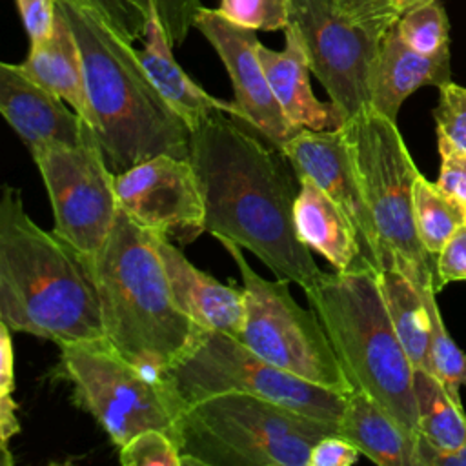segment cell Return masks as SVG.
I'll return each instance as SVG.
<instances>
[{
	"mask_svg": "<svg viewBox=\"0 0 466 466\" xmlns=\"http://www.w3.org/2000/svg\"><path fill=\"white\" fill-rule=\"evenodd\" d=\"M238 122L218 111L191 129L189 162L204 200V231L238 244L275 277L306 291L326 271L297 235L299 177L279 147Z\"/></svg>",
	"mask_w": 466,
	"mask_h": 466,
	"instance_id": "6da1fadb",
	"label": "cell"
},
{
	"mask_svg": "<svg viewBox=\"0 0 466 466\" xmlns=\"http://www.w3.org/2000/svg\"><path fill=\"white\" fill-rule=\"evenodd\" d=\"M0 322L58 346L104 337L89 257L42 229L24 209L20 189L0 198Z\"/></svg>",
	"mask_w": 466,
	"mask_h": 466,
	"instance_id": "7a4b0ae2",
	"label": "cell"
},
{
	"mask_svg": "<svg viewBox=\"0 0 466 466\" xmlns=\"http://www.w3.org/2000/svg\"><path fill=\"white\" fill-rule=\"evenodd\" d=\"M80 46L95 133L115 175L153 158H189L191 129L155 87L138 51L100 16L56 0Z\"/></svg>",
	"mask_w": 466,
	"mask_h": 466,
	"instance_id": "3957f363",
	"label": "cell"
},
{
	"mask_svg": "<svg viewBox=\"0 0 466 466\" xmlns=\"http://www.w3.org/2000/svg\"><path fill=\"white\" fill-rule=\"evenodd\" d=\"M89 264L106 340L133 364L160 375L189 350L200 326L175 304L151 229L118 208Z\"/></svg>",
	"mask_w": 466,
	"mask_h": 466,
	"instance_id": "277c9868",
	"label": "cell"
},
{
	"mask_svg": "<svg viewBox=\"0 0 466 466\" xmlns=\"http://www.w3.org/2000/svg\"><path fill=\"white\" fill-rule=\"evenodd\" d=\"M353 388L377 400L406 431L419 435L411 364L390 319L377 271L362 266L324 273L304 291Z\"/></svg>",
	"mask_w": 466,
	"mask_h": 466,
	"instance_id": "5b68a950",
	"label": "cell"
},
{
	"mask_svg": "<svg viewBox=\"0 0 466 466\" xmlns=\"http://www.w3.org/2000/svg\"><path fill=\"white\" fill-rule=\"evenodd\" d=\"M337 431L262 397L218 393L186 404L173 439L182 466H308L313 446Z\"/></svg>",
	"mask_w": 466,
	"mask_h": 466,
	"instance_id": "8992f818",
	"label": "cell"
},
{
	"mask_svg": "<svg viewBox=\"0 0 466 466\" xmlns=\"http://www.w3.org/2000/svg\"><path fill=\"white\" fill-rule=\"evenodd\" d=\"M344 129L373 217L380 269L397 268L415 286L435 288V257L424 249L413 217V184L420 171L397 122L370 107L348 120Z\"/></svg>",
	"mask_w": 466,
	"mask_h": 466,
	"instance_id": "52a82bcc",
	"label": "cell"
},
{
	"mask_svg": "<svg viewBox=\"0 0 466 466\" xmlns=\"http://www.w3.org/2000/svg\"><path fill=\"white\" fill-rule=\"evenodd\" d=\"M186 406L218 393H249L339 424L348 395L268 362L240 339L200 328L189 350L158 375Z\"/></svg>",
	"mask_w": 466,
	"mask_h": 466,
	"instance_id": "ba28073f",
	"label": "cell"
},
{
	"mask_svg": "<svg viewBox=\"0 0 466 466\" xmlns=\"http://www.w3.org/2000/svg\"><path fill=\"white\" fill-rule=\"evenodd\" d=\"M56 377L71 386L73 402L98 422L116 448L146 430L173 435L184 410L158 375L127 360L106 337L62 344Z\"/></svg>",
	"mask_w": 466,
	"mask_h": 466,
	"instance_id": "9c48e42d",
	"label": "cell"
},
{
	"mask_svg": "<svg viewBox=\"0 0 466 466\" xmlns=\"http://www.w3.org/2000/svg\"><path fill=\"white\" fill-rule=\"evenodd\" d=\"M235 260L246 297L240 340L268 362L309 382L350 395L353 391L339 357L313 309H304L289 293V280L262 279L244 249L218 240Z\"/></svg>",
	"mask_w": 466,
	"mask_h": 466,
	"instance_id": "30bf717a",
	"label": "cell"
},
{
	"mask_svg": "<svg viewBox=\"0 0 466 466\" xmlns=\"http://www.w3.org/2000/svg\"><path fill=\"white\" fill-rule=\"evenodd\" d=\"M49 195L55 231L87 257L109 237L118 200L111 171L95 129L75 146H56L31 155Z\"/></svg>",
	"mask_w": 466,
	"mask_h": 466,
	"instance_id": "8fae6325",
	"label": "cell"
},
{
	"mask_svg": "<svg viewBox=\"0 0 466 466\" xmlns=\"http://www.w3.org/2000/svg\"><path fill=\"white\" fill-rule=\"evenodd\" d=\"M289 24L297 29L311 75L340 111L344 124L371 107V78L386 33L344 18L335 0H293Z\"/></svg>",
	"mask_w": 466,
	"mask_h": 466,
	"instance_id": "7c38bea8",
	"label": "cell"
},
{
	"mask_svg": "<svg viewBox=\"0 0 466 466\" xmlns=\"http://www.w3.org/2000/svg\"><path fill=\"white\" fill-rule=\"evenodd\" d=\"M118 208L140 226L186 246L204 231V200L189 158L157 155L115 175Z\"/></svg>",
	"mask_w": 466,
	"mask_h": 466,
	"instance_id": "4fadbf2b",
	"label": "cell"
},
{
	"mask_svg": "<svg viewBox=\"0 0 466 466\" xmlns=\"http://www.w3.org/2000/svg\"><path fill=\"white\" fill-rule=\"evenodd\" d=\"M195 29L211 44L229 75L235 93V118L282 151L299 129L289 124L269 87L258 56L262 42L257 38V31L242 27L224 18L217 9L204 5L195 16Z\"/></svg>",
	"mask_w": 466,
	"mask_h": 466,
	"instance_id": "5bb4252c",
	"label": "cell"
},
{
	"mask_svg": "<svg viewBox=\"0 0 466 466\" xmlns=\"http://www.w3.org/2000/svg\"><path fill=\"white\" fill-rule=\"evenodd\" d=\"M282 153L291 162L297 177L317 182L344 209L357 229L364 258L379 271V238L344 126L322 131L300 129L284 144Z\"/></svg>",
	"mask_w": 466,
	"mask_h": 466,
	"instance_id": "9a60e30c",
	"label": "cell"
},
{
	"mask_svg": "<svg viewBox=\"0 0 466 466\" xmlns=\"http://www.w3.org/2000/svg\"><path fill=\"white\" fill-rule=\"evenodd\" d=\"M66 104L24 75L18 64H0V111L31 155L84 138L89 124Z\"/></svg>",
	"mask_w": 466,
	"mask_h": 466,
	"instance_id": "2e32d148",
	"label": "cell"
},
{
	"mask_svg": "<svg viewBox=\"0 0 466 466\" xmlns=\"http://www.w3.org/2000/svg\"><path fill=\"white\" fill-rule=\"evenodd\" d=\"M151 235L178 309L200 328L224 331L238 339L246 313L244 288L218 282L193 266L171 238L157 231H151Z\"/></svg>",
	"mask_w": 466,
	"mask_h": 466,
	"instance_id": "e0dca14e",
	"label": "cell"
},
{
	"mask_svg": "<svg viewBox=\"0 0 466 466\" xmlns=\"http://www.w3.org/2000/svg\"><path fill=\"white\" fill-rule=\"evenodd\" d=\"M286 46L275 51L258 46L269 87L280 104L286 118L295 129H337L344 126L340 111L331 102H320L311 89L309 62L297 29L288 24L284 29Z\"/></svg>",
	"mask_w": 466,
	"mask_h": 466,
	"instance_id": "ac0fdd59",
	"label": "cell"
},
{
	"mask_svg": "<svg viewBox=\"0 0 466 466\" xmlns=\"http://www.w3.org/2000/svg\"><path fill=\"white\" fill-rule=\"evenodd\" d=\"M450 49L422 55L411 49L391 25L382 36L371 78V107L397 122L402 102L424 86L450 82Z\"/></svg>",
	"mask_w": 466,
	"mask_h": 466,
	"instance_id": "d6986e66",
	"label": "cell"
},
{
	"mask_svg": "<svg viewBox=\"0 0 466 466\" xmlns=\"http://www.w3.org/2000/svg\"><path fill=\"white\" fill-rule=\"evenodd\" d=\"M299 184L293 206L299 238L337 271L370 266L362 255L357 229L344 209L311 178L299 177Z\"/></svg>",
	"mask_w": 466,
	"mask_h": 466,
	"instance_id": "ffe728a7",
	"label": "cell"
},
{
	"mask_svg": "<svg viewBox=\"0 0 466 466\" xmlns=\"http://www.w3.org/2000/svg\"><path fill=\"white\" fill-rule=\"evenodd\" d=\"M173 44L169 42L157 15L147 16L144 29V47L137 49L142 66L146 67L155 87L166 98V102L184 118L189 129L202 124L215 113H226L237 116L235 102H226L211 96L204 91L173 56Z\"/></svg>",
	"mask_w": 466,
	"mask_h": 466,
	"instance_id": "44dd1931",
	"label": "cell"
},
{
	"mask_svg": "<svg viewBox=\"0 0 466 466\" xmlns=\"http://www.w3.org/2000/svg\"><path fill=\"white\" fill-rule=\"evenodd\" d=\"M18 67L33 82L64 98L91 127H95L80 46L58 5L51 35L40 44L29 46V53Z\"/></svg>",
	"mask_w": 466,
	"mask_h": 466,
	"instance_id": "7402d4cb",
	"label": "cell"
},
{
	"mask_svg": "<svg viewBox=\"0 0 466 466\" xmlns=\"http://www.w3.org/2000/svg\"><path fill=\"white\" fill-rule=\"evenodd\" d=\"M339 435L360 455L380 466H417L415 441L377 400L364 391H351L339 420Z\"/></svg>",
	"mask_w": 466,
	"mask_h": 466,
	"instance_id": "603a6c76",
	"label": "cell"
},
{
	"mask_svg": "<svg viewBox=\"0 0 466 466\" xmlns=\"http://www.w3.org/2000/svg\"><path fill=\"white\" fill-rule=\"evenodd\" d=\"M377 277L390 319L411 364L431 373L430 319L420 289L397 268H384Z\"/></svg>",
	"mask_w": 466,
	"mask_h": 466,
	"instance_id": "cb8c5ba5",
	"label": "cell"
},
{
	"mask_svg": "<svg viewBox=\"0 0 466 466\" xmlns=\"http://www.w3.org/2000/svg\"><path fill=\"white\" fill-rule=\"evenodd\" d=\"M413 390L420 435L441 448L466 444V415L461 395H453L433 373L419 368H415Z\"/></svg>",
	"mask_w": 466,
	"mask_h": 466,
	"instance_id": "d4e9b609",
	"label": "cell"
},
{
	"mask_svg": "<svg viewBox=\"0 0 466 466\" xmlns=\"http://www.w3.org/2000/svg\"><path fill=\"white\" fill-rule=\"evenodd\" d=\"M413 217L424 249L435 258L457 228L466 224V211L422 173L413 184Z\"/></svg>",
	"mask_w": 466,
	"mask_h": 466,
	"instance_id": "484cf974",
	"label": "cell"
},
{
	"mask_svg": "<svg viewBox=\"0 0 466 466\" xmlns=\"http://www.w3.org/2000/svg\"><path fill=\"white\" fill-rule=\"evenodd\" d=\"M420 289L422 300L428 309L430 319V357H431V373L453 393L461 395L459 390L466 388V355L450 337L437 300L433 286H417Z\"/></svg>",
	"mask_w": 466,
	"mask_h": 466,
	"instance_id": "4316f807",
	"label": "cell"
},
{
	"mask_svg": "<svg viewBox=\"0 0 466 466\" xmlns=\"http://www.w3.org/2000/svg\"><path fill=\"white\" fill-rule=\"evenodd\" d=\"M399 36L422 55H439L448 47V16L439 0L422 4L400 15L395 24Z\"/></svg>",
	"mask_w": 466,
	"mask_h": 466,
	"instance_id": "83f0119b",
	"label": "cell"
},
{
	"mask_svg": "<svg viewBox=\"0 0 466 466\" xmlns=\"http://www.w3.org/2000/svg\"><path fill=\"white\" fill-rule=\"evenodd\" d=\"M293 0H220L217 11L248 29L279 31L289 24Z\"/></svg>",
	"mask_w": 466,
	"mask_h": 466,
	"instance_id": "f1b7e54d",
	"label": "cell"
},
{
	"mask_svg": "<svg viewBox=\"0 0 466 466\" xmlns=\"http://www.w3.org/2000/svg\"><path fill=\"white\" fill-rule=\"evenodd\" d=\"M124 466H182V453L167 431L146 430L118 448Z\"/></svg>",
	"mask_w": 466,
	"mask_h": 466,
	"instance_id": "f546056e",
	"label": "cell"
},
{
	"mask_svg": "<svg viewBox=\"0 0 466 466\" xmlns=\"http://www.w3.org/2000/svg\"><path fill=\"white\" fill-rule=\"evenodd\" d=\"M100 16L124 40L135 42L144 36L147 15L131 0H62Z\"/></svg>",
	"mask_w": 466,
	"mask_h": 466,
	"instance_id": "4dcf8cb0",
	"label": "cell"
},
{
	"mask_svg": "<svg viewBox=\"0 0 466 466\" xmlns=\"http://www.w3.org/2000/svg\"><path fill=\"white\" fill-rule=\"evenodd\" d=\"M147 16L153 13L158 16L169 42L178 46L186 40L191 27H195V16L200 11V0H131Z\"/></svg>",
	"mask_w": 466,
	"mask_h": 466,
	"instance_id": "1f68e13d",
	"label": "cell"
},
{
	"mask_svg": "<svg viewBox=\"0 0 466 466\" xmlns=\"http://www.w3.org/2000/svg\"><path fill=\"white\" fill-rule=\"evenodd\" d=\"M435 127L466 149V87L451 80L439 86V104L433 109Z\"/></svg>",
	"mask_w": 466,
	"mask_h": 466,
	"instance_id": "d6a6232c",
	"label": "cell"
},
{
	"mask_svg": "<svg viewBox=\"0 0 466 466\" xmlns=\"http://www.w3.org/2000/svg\"><path fill=\"white\" fill-rule=\"evenodd\" d=\"M437 149L441 157L437 187L466 211V149L437 131Z\"/></svg>",
	"mask_w": 466,
	"mask_h": 466,
	"instance_id": "836d02e7",
	"label": "cell"
},
{
	"mask_svg": "<svg viewBox=\"0 0 466 466\" xmlns=\"http://www.w3.org/2000/svg\"><path fill=\"white\" fill-rule=\"evenodd\" d=\"M335 7L350 22L379 33H386L399 20L395 0H335Z\"/></svg>",
	"mask_w": 466,
	"mask_h": 466,
	"instance_id": "e575fe53",
	"label": "cell"
},
{
	"mask_svg": "<svg viewBox=\"0 0 466 466\" xmlns=\"http://www.w3.org/2000/svg\"><path fill=\"white\" fill-rule=\"evenodd\" d=\"M462 280H466V224L457 228L435 258V289Z\"/></svg>",
	"mask_w": 466,
	"mask_h": 466,
	"instance_id": "d590c367",
	"label": "cell"
},
{
	"mask_svg": "<svg viewBox=\"0 0 466 466\" xmlns=\"http://www.w3.org/2000/svg\"><path fill=\"white\" fill-rule=\"evenodd\" d=\"M16 7L29 36V46L40 44L51 35L56 16V0H16Z\"/></svg>",
	"mask_w": 466,
	"mask_h": 466,
	"instance_id": "8d00e7d4",
	"label": "cell"
},
{
	"mask_svg": "<svg viewBox=\"0 0 466 466\" xmlns=\"http://www.w3.org/2000/svg\"><path fill=\"white\" fill-rule=\"evenodd\" d=\"M360 451L342 435L322 437L311 450L308 466H350L359 461Z\"/></svg>",
	"mask_w": 466,
	"mask_h": 466,
	"instance_id": "74e56055",
	"label": "cell"
},
{
	"mask_svg": "<svg viewBox=\"0 0 466 466\" xmlns=\"http://www.w3.org/2000/svg\"><path fill=\"white\" fill-rule=\"evenodd\" d=\"M415 464L417 466H466V444L459 448H441L419 433L415 441Z\"/></svg>",
	"mask_w": 466,
	"mask_h": 466,
	"instance_id": "f35d334b",
	"label": "cell"
},
{
	"mask_svg": "<svg viewBox=\"0 0 466 466\" xmlns=\"http://www.w3.org/2000/svg\"><path fill=\"white\" fill-rule=\"evenodd\" d=\"M428 2H433V0H395V11L400 18V15H404L406 11H410L413 7H419L422 4H428Z\"/></svg>",
	"mask_w": 466,
	"mask_h": 466,
	"instance_id": "ab89813d",
	"label": "cell"
}]
</instances>
